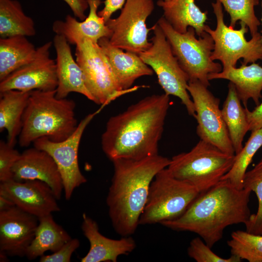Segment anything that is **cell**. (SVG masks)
Returning <instances> with one entry per match:
<instances>
[{
  "label": "cell",
  "mask_w": 262,
  "mask_h": 262,
  "mask_svg": "<svg viewBox=\"0 0 262 262\" xmlns=\"http://www.w3.org/2000/svg\"><path fill=\"white\" fill-rule=\"evenodd\" d=\"M251 192L222 180L200 193L180 217L160 224L172 230L197 234L212 248L222 239L227 227L245 224L249 220Z\"/></svg>",
  "instance_id": "cell-2"
},
{
  "label": "cell",
  "mask_w": 262,
  "mask_h": 262,
  "mask_svg": "<svg viewBox=\"0 0 262 262\" xmlns=\"http://www.w3.org/2000/svg\"><path fill=\"white\" fill-rule=\"evenodd\" d=\"M261 34H262V30L261 32Z\"/></svg>",
  "instance_id": "cell-40"
},
{
  "label": "cell",
  "mask_w": 262,
  "mask_h": 262,
  "mask_svg": "<svg viewBox=\"0 0 262 262\" xmlns=\"http://www.w3.org/2000/svg\"><path fill=\"white\" fill-rule=\"evenodd\" d=\"M53 45L56 54L55 60L58 86L56 97L66 98L72 92L81 94L96 104V100L86 86L82 69L72 54L66 38L56 34Z\"/></svg>",
  "instance_id": "cell-18"
},
{
  "label": "cell",
  "mask_w": 262,
  "mask_h": 262,
  "mask_svg": "<svg viewBox=\"0 0 262 262\" xmlns=\"http://www.w3.org/2000/svg\"><path fill=\"white\" fill-rule=\"evenodd\" d=\"M36 51L26 36L0 38V81L31 62Z\"/></svg>",
  "instance_id": "cell-26"
},
{
  "label": "cell",
  "mask_w": 262,
  "mask_h": 262,
  "mask_svg": "<svg viewBox=\"0 0 262 262\" xmlns=\"http://www.w3.org/2000/svg\"><path fill=\"white\" fill-rule=\"evenodd\" d=\"M102 107L86 115L78 124L75 131L66 140L56 142L42 137L33 143L35 147L47 152L54 160L62 177L66 200L71 198L76 188L87 181L79 165V146L86 127Z\"/></svg>",
  "instance_id": "cell-13"
},
{
  "label": "cell",
  "mask_w": 262,
  "mask_h": 262,
  "mask_svg": "<svg viewBox=\"0 0 262 262\" xmlns=\"http://www.w3.org/2000/svg\"><path fill=\"white\" fill-rule=\"evenodd\" d=\"M75 55L86 86L95 98L96 104L104 107L117 97L130 92L120 88L98 43L83 40L76 45Z\"/></svg>",
  "instance_id": "cell-10"
},
{
  "label": "cell",
  "mask_w": 262,
  "mask_h": 262,
  "mask_svg": "<svg viewBox=\"0 0 262 262\" xmlns=\"http://www.w3.org/2000/svg\"><path fill=\"white\" fill-rule=\"evenodd\" d=\"M154 9L153 0H126L119 16L106 24L112 34L109 38L114 46L125 51L139 54L148 49L151 42L146 21Z\"/></svg>",
  "instance_id": "cell-11"
},
{
  "label": "cell",
  "mask_w": 262,
  "mask_h": 262,
  "mask_svg": "<svg viewBox=\"0 0 262 262\" xmlns=\"http://www.w3.org/2000/svg\"><path fill=\"white\" fill-rule=\"evenodd\" d=\"M243 188L254 192L258 201L257 212L251 214L249 220L245 224L246 231L262 235V158L252 169L246 172Z\"/></svg>",
  "instance_id": "cell-32"
},
{
  "label": "cell",
  "mask_w": 262,
  "mask_h": 262,
  "mask_svg": "<svg viewBox=\"0 0 262 262\" xmlns=\"http://www.w3.org/2000/svg\"><path fill=\"white\" fill-rule=\"evenodd\" d=\"M39 218L16 206L0 212V252L25 257L34 238Z\"/></svg>",
  "instance_id": "cell-16"
},
{
  "label": "cell",
  "mask_w": 262,
  "mask_h": 262,
  "mask_svg": "<svg viewBox=\"0 0 262 262\" xmlns=\"http://www.w3.org/2000/svg\"><path fill=\"white\" fill-rule=\"evenodd\" d=\"M151 31L153 33L150 40L152 44L148 49L139 53V56L156 74L164 93L179 98L188 114L195 117L194 103L187 89L188 76L180 66L159 25L155 24Z\"/></svg>",
  "instance_id": "cell-9"
},
{
  "label": "cell",
  "mask_w": 262,
  "mask_h": 262,
  "mask_svg": "<svg viewBox=\"0 0 262 262\" xmlns=\"http://www.w3.org/2000/svg\"><path fill=\"white\" fill-rule=\"evenodd\" d=\"M69 6L74 16L84 20L86 18L85 11L89 8L86 0H63Z\"/></svg>",
  "instance_id": "cell-38"
},
{
  "label": "cell",
  "mask_w": 262,
  "mask_h": 262,
  "mask_svg": "<svg viewBox=\"0 0 262 262\" xmlns=\"http://www.w3.org/2000/svg\"><path fill=\"white\" fill-rule=\"evenodd\" d=\"M36 34L33 19L23 12L16 0H0V38Z\"/></svg>",
  "instance_id": "cell-28"
},
{
  "label": "cell",
  "mask_w": 262,
  "mask_h": 262,
  "mask_svg": "<svg viewBox=\"0 0 262 262\" xmlns=\"http://www.w3.org/2000/svg\"></svg>",
  "instance_id": "cell-41"
},
{
  "label": "cell",
  "mask_w": 262,
  "mask_h": 262,
  "mask_svg": "<svg viewBox=\"0 0 262 262\" xmlns=\"http://www.w3.org/2000/svg\"><path fill=\"white\" fill-rule=\"evenodd\" d=\"M238 67L222 70L219 73L209 75V81L214 79L229 80L235 86L238 96L245 107H247L248 100L252 99L258 106L262 98V67L258 64L247 66L242 64Z\"/></svg>",
  "instance_id": "cell-22"
},
{
  "label": "cell",
  "mask_w": 262,
  "mask_h": 262,
  "mask_svg": "<svg viewBox=\"0 0 262 262\" xmlns=\"http://www.w3.org/2000/svg\"><path fill=\"white\" fill-rule=\"evenodd\" d=\"M262 146V127L251 131L245 146L238 154H235L231 169L221 180H228L237 189H243L244 178L247 168L253 156Z\"/></svg>",
  "instance_id": "cell-29"
},
{
  "label": "cell",
  "mask_w": 262,
  "mask_h": 262,
  "mask_svg": "<svg viewBox=\"0 0 262 262\" xmlns=\"http://www.w3.org/2000/svg\"><path fill=\"white\" fill-rule=\"evenodd\" d=\"M227 244L231 255L249 262H262V235L246 231L232 232Z\"/></svg>",
  "instance_id": "cell-30"
},
{
  "label": "cell",
  "mask_w": 262,
  "mask_h": 262,
  "mask_svg": "<svg viewBox=\"0 0 262 262\" xmlns=\"http://www.w3.org/2000/svg\"><path fill=\"white\" fill-rule=\"evenodd\" d=\"M216 19V26L213 30L205 25L204 31L213 38L214 49L211 58L221 62L223 69L235 67L237 61L243 59V64L253 63L262 60V34L258 33L247 41L245 34L248 31L246 24L240 21V28L235 30L224 22L222 5L216 0L212 3Z\"/></svg>",
  "instance_id": "cell-8"
},
{
  "label": "cell",
  "mask_w": 262,
  "mask_h": 262,
  "mask_svg": "<svg viewBox=\"0 0 262 262\" xmlns=\"http://www.w3.org/2000/svg\"><path fill=\"white\" fill-rule=\"evenodd\" d=\"M157 4L162 8L163 16L177 32L183 33L192 27L198 37L204 33L207 12H202L194 0H159Z\"/></svg>",
  "instance_id": "cell-23"
},
{
  "label": "cell",
  "mask_w": 262,
  "mask_h": 262,
  "mask_svg": "<svg viewBox=\"0 0 262 262\" xmlns=\"http://www.w3.org/2000/svg\"><path fill=\"white\" fill-rule=\"evenodd\" d=\"M249 131H254L262 127V101L252 111L245 107Z\"/></svg>",
  "instance_id": "cell-36"
},
{
  "label": "cell",
  "mask_w": 262,
  "mask_h": 262,
  "mask_svg": "<svg viewBox=\"0 0 262 262\" xmlns=\"http://www.w3.org/2000/svg\"><path fill=\"white\" fill-rule=\"evenodd\" d=\"M86 0L89 13L84 20L79 21L68 15L64 21L56 20L53 23V31L64 36L70 44L76 45L84 39L98 43L101 38H110L111 36V31L97 12L101 0Z\"/></svg>",
  "instance_id": "cell-20"
},
{
  "label": "cell",
  "mask_w": 262,
  "mask_h": 262,
  "mask_svg": "<svg viewBox=\"0 0 262 262\" xmlns=\"http://www.w3.org/2000/svg\"><path fill=\"white\" fill-rule=\"evenodd\" d=\"M109 62L120 88L123 91H132L135 81L144 76H151L153 71L140 57L138 54L125 51L113 46L109 38L103 37L98 42Z\"/></svg>",
  "instance_id": "cell-21"
},
{
  "label": "cell",
  "mask_w": 262,
  "mask_h": 262,
  "mask_svg": "<svg viewBox=\"0 0 262 262\" xmlns=\"http://www.w3.org/2000/svg\"><path fill=\"white\" fill-rule=\"evenodd\" d=\"M157 23L161 27L178 63L190 81H199L210 86L208 76L222 71V65L212 58L214 49L213 38L208 33L197 39L195 30L189 27L183 33L175 31L163 16Z\"/></svg>",
  "instance_id": "cell-6"
},
{
  "label": "cell",
  "mask_w": 262,
  "mask_h": 262,
  "mask_svg": "<svg viewBox=\"0 0 262 262\" xmlns=\"http://www.w3.org/2000/svg\"><path fill=\"white\" fill-rule=\"evenodd\" d=\"M80 246L77 238H71L59 249L50 255H43L39 258L40 262H69L72 254Z\"/></svg>",
  "instance_id": "cell-35"
},
{
  "label": "cell",
  "mask_w": 262,
  "mask_h": 262,
  "mask_svg": "<svg viewBox=\"0 0 262 262\" xmlns=\"http://www.w3.org/2000/svg\"><path fill=\"white\" fill-rule=\"evenodd\" d=\"M0 195L38 218L60 211L58 199L51 188L42 181H18L12 180L0 182Z\"/></svg>",
  "instance_id": "cell-15"
},
{
  "label": "cell",
  "mask_w": 262,
  "mask_h": 262,
  "mask_svg": "<svg viewBox=\"0 0 262 262\" xmlns=\"http://www.w3.org/2000/svg\"><path fill=\"white\" fill-rule=\"evenodd\" d=\"M187 89L192 98L197 123L196 133L200 140L222 151L235 155L229 132L219 108L220 99L199 81L188 82Z\"/></svg>",
  "instance_id": "cell-12"
},
{
  "label": "cell",
  "mask_w": 262,
  "mask_h": 262,
  "mask_svg": "<svg viewBox=\"0 0 262 262\" xmlns=\"http://www.w3.org/2000/svg\"><path fill=\"white\" fill-rule=\"evenodd\" d=\"M75 107L72 99L57 98L56 90L31 91L18 136L19 146L27 147L42 137L56 142L67 139L79 124Z\"/></svg>",
  "instance_id": "cell-4"
},
{
  "label": "cell",
  "mask_w": 262,
  "mask_h": 262,
  "mask_svg": "<svg viewBox=\"0 0 262 262\" xmlns=\"http://www.w3.org/2000/svg\"><path fill=\"white\" fill-rule=\"evenodd\" d=\"M219 1L229 14L230 27L234 28L239 20L244 22L249 29L251 36L258 33L261 22L257 17L254 7L259 3V0H216Z\"/></svg>",
  "instance_id": "cell-31"
},
{
  "label": "cell",
  "mask_w": 262,
  "mask_h": 262,
  "mask_svg": "<svg viewBox=\"0 0 262 262\" xmlns=\"http://www.w3.org/2000/svg\"><path fill=\"white\" fill-rule=\"evenodd\" d=\"M188 256L197 262H240L241 260L231 255L223 258L215 254L199 236L192 239L187 249Z\"/></svg>",
  "instance_id": "cell-33"
},
{
  "label": "cell",
  "mask_w": 262,
  "mask_h": 262,
  "mask_svg": "<svg viewBox=\"0 0 262 262\" xmlns=\"http://www.w3.org/2000/svg\"><path fill=\"white\" fill-rule=\"evenodd\" d=\"M82 217V230L90 248L81 262H116L119 256L128 255L136 248V242L131 236L118 240L107 238L101 234L96 221L85 213Z\"/></svg>",
  "instance_id": "cell-19"
},
{
  "label": "cell",
  "mask_w": 262,
  "mask_h": 262,
  "mask_svg": "<svg viewBox=\"0 0 262 262\" xmlns=\"http://www.w3.org/2000/svg\"><path fill=\"white\" fill-rule=\"evenodd\" d=\"M31 92L11 90L0 92V131H7V142L15 147Z\"/></svg>",
  "instance_id": "cell-24"
},
{
  "label": "cell",
  "mask_w": 262,
  "mask_h": 262,
  "mask_svg": "<svg viewBox=\"0 0 262 262\" xmlns=\"http://www.w3.org/2000/svg\"><path fill=\"white\" fill-rule=\"evenodd\" d=\"M126 0H105L103 8L98 12V15L106 22L113 14L119 9H121Z\"/></svg>",
  "instance_id": "cell-37"
},
{
  "label": "cell",
  "mask_w": 262,
  "mask_h": 262,
  "mask_svg": "<svg viewBox=\"0 0 262 262\" xmlns=\"http://www.w3.org/2000/svg\"><path fill=\"white\" fill-rule=\"evenodd\" d=\"M14 206L16 205L11 200L0 195V212L7 210Z\"/></svg>",
  "instance_id": "cell-39"
},
{
  "label": "cell",
  "mask_w": 262,
  "mask_h": 262,
  "mask_svg": "<svg viewBox=\"0 0 262 262\" xmlns=\"http://www.w3.org/2000/svg\"><path fill=\"white\" fill-rule=\"evenodd\" d=\"M21 153L7 142L0 141V182L7 181L13 178L12 168Z\"/></svg>",
  "instance_id": "cell-34"
},
{
  "label": "cell",
  "mask_w": 262,
  "mask_h": 262,
  "mask_svg": "<svg viewBox=\"0 0 262 262\" xmlns=\"http://www.w3.org/2000/svg\"><path fill=\"white\" fill-rule=\"evenodd\" d=\"M72 238L67 232L54 220L51 214L39 218L35 235L28 247L25 257L34 260L47 251L52 253L59 249Z\"/></svg>",
  "instance_id": "cell-25"
},
{
  "label": "cell",
  "mask_w": 262,
  "mask_h": 262,
  "mask_svg": "<svg viewBox=\"0 0 262 262\" xmlns=\"http://www.w3.org/2000/svg\"><path fill=\"white\" fill-rule=\"evenodd\" d=\"M170 104L169 96L154 94L111 116L101 140L102 150L108 159L138 160L158 154Z\"/></svg>",
  "instance_id": "cell-1"
},
{
  "label": "cell",
  "mask_w": 262,
  "mask_h": 262,
  "mask_svg": "<svg viewBox=\"0 0 262 262\" xmlns=\"http://www.w3.org/2000/svg\"><path fill=\"white\" fill-rule=\"evenodd\" d=\"M221 110L235 154L242 149L244 138L249 131L246 108L241 104L234 85L229 82L228 92Z\"/></svg>",
  "instance_id": "cell-27"
},
{
  "label": "cell",
  "mask_w": 262,
  "mask_h": 262,
  "mask_svg": "<svg viewBox=\"0 0 262 262\" xmlns=\"http://www.w3.org/2000/svg\"><path fill=\"white\" fill-rule=\"evenodd\" d=\"M200 193L188 183L173 176L167 167L160 171L149 186L139 225H152L180 217Z\"/></svg>",
  "instance_id": "cell-7"
},
{
  "label": "cell",
  "mask_w": 262,
  "mask_h": 262,
  "mask_svg": "<svg viewBox=\"0 0 262 262\" xmlns=\"http://www.w3.org/2000/svg\"><path fill=\"white\" fill-rule=\"evenodd\" d=\"M235 156L200 140L190 151L174 156L167 168L175 178L201 193L221 180L231 169Z\"/></svg>",
  "instance_id": "cell-5"
},
{
  "label": "cell",
  "mask_w": 262,
  "mask_h": 262,
  "mask_svg": "<svg viewBox=\"0 0 262 262\" xmlns=\"http://www.w3.org/2000/svg\"><path fill=\"white\" fill-rule=\"evenodd\" d=\"M114 174L106 197L109 215L116 232L131 236L136 231L155 175L170 159L159 154L143 159L112 161Z\"/></svg>",
  "instance_id": "cell-3"
},
{
  "label": "cell",
  "mask_w": 262,
  "mask_h": 262,
  "mask_svg": "<svg viewBox=\"0 0 262 262\" xmlns=\"http://www.w3.org/2000/svg\"><path fill=\"white\" fill-rule=\"evenodd\" d=\"M12 173L16 181L45 182L58 200L61 198L64 191L62 177L54 160L47 152L34 147L25 150L14 165Z\"/></svg>",
  "instance_id": "cell-17"
},
{
  "label": "cell",
  "mask_w": 262,
  "mask_h": 262,
  "mask_svg": "<svg viewBox=\"0 0 262 262\" xmlns=\"http://www.w3.org/2000/svg\"><path fill=\"white\" fill-rule=\"evenodd\" d=\"M52 42L36 49L33 59L0 81V92L15 90H55L58 86L56 62L50 56Z\"/></svg>",
  "instance_id": "cell-14"
}]
</instances>
